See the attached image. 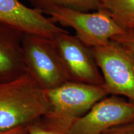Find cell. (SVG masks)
Returning a JSON list of instances; mask_svg holds the SVG:
<instances>
[{"label": "cell", "instance_id": "7a4b0ae2", "mask_svg": "<svg viewBox=\"0 0 134 134\" xmlns=\"http://www.w3.org/2000/svg\"><path fill=\"white\" fill-rule=\"evenodd\" d=\"M46 92L49 109L43 118L46 125L59 134H68L75 120L109 95L103 86L72 81Z\"/></svg>", "mask_w": 134, "mask_h": 134}, {"label": "cell", "instance_id": "9c48e42d", "mask_svg": "<svg viewBox=\"0 0 134 134\" xmlns=\"http://www.w3.org/2000/svg\"><path fill=\"white\" fill-rule=\"evenodd\" d=\"M24 32L0 22V83L26 73L22 42Z\"/></svg>", "mask_w": 134, "mask_h": 134}, {"label": "cell", "instance_id": "30bf717a", "mask_svg": "<svg viewBox=\"0 0 134 134\" xmlns=\"http://www.w3.org/2000/svg\"><path fill=\"white\" fill-rule=\"evenodd\" d=\"M32 4L45 14L53 8H63L83 12L98 11L101 0H27Z\"/></svg>", "mask_w": 134, "mask_h": 134}, {"label": "cell", "instance_id": "6da1fadb", "mask_svg": "<svg viewBox=\"0 0 134 134\" xmlns=\"http://www.w3.org/2000/svg\"><path fill=\"white\" fill-rule=\"evenodd\" d=\"M48 109L46 90L27 72L0 83V132L36 123Z\"/></svg>", "mask_w": 134, "mask_h": 134}, {"label": "cell", "instance_id": "7c38bea8", "mask_svg": "<svg viewBox=\"0 0 134 134\" xmlns=\"http://www.w3.org/2000/svg\"><path fill=\"white\" fill-rule=\"evenodd\" d=\"M126 29V31L122 36H120L114 41H118L128 47L134 53V29Z\"/></svg>", "mask_w": 134, "mask_h": 134}, {"label": "cell", "instance_id": "5b68a950", "mask_svg": "<svg viewBox=\"0 0 134 134\" xmlns=\"http://www.w3.org/2000/svg\"><path fill=\"white\" fill-rule=\"evenodd\" d=\"M109 94L124 96L134 102V53L119 42L91 48Z\"/></svg>", "mask_w": 134, "mask_h": 134}, {"label": "cell", "instance_id": "5bb4252c", "mask_svg": "<svg viewBox=\"0 0 134 134\" xmlns=\"http://www.w3.org/2000/svg\"><path fill=\"white\" fill-rule=\"evenodd\" d=\"M34 123L26 127L25 134H59L47 125H41Z\"/></svg>", "mask_w": 134, "mask_h": 134}, {"label": "cell", "instance_id": "8fae6325", "mask_svg": "<svg viewBox=\"0 0 134 134\" xmlns=\"http://www.w3.org/2000/svg\"><path fill=\"white\" fill-rule=\"evenodd\" d=\"M100 9L115 20L134 19V0H101Z\"/></svg>", "mask_w": 134, "mask_h": 134}, {"label": "cell", "instance_id": "277c9868", "mask_svg": "<svg viewBox=\"0 0 134 134\" xmlns=\"http://www.w3.org/2000/svg\"><path fill=\"white\" fill-rule=\"evenodd\" d=\"M22 47L27 72L45 90L70 81L52 38L24 33Z\"/></svg>", "mask_w": 134, "mask_h": 134}, {"label": "cell", "instance_id": "4fadbf2b", "mask_svg": "<svg viewBox=\"0 0 134 134\" xmlns=\"http://www.w3.org/2000/svg\"><path fill=\"white\" fill-rule=\"evenodd\" d=\"M103 134H134V120L125 124L110 129Z\"/></svg>", "mask_w": 134, "mask_h": 134}, {"label": "cell", "instance_id": "ba28073f", "mask_svg": "<svg viewBox=\"0 0 134 134\" xmlns=\"http://www.w3.org/2000/svg\"><path fill=\"white\" fill-rule=\"evenodd\" d=\"M0 22L24 33L35 34L50 38L66 31L40 10L27 7L20 0H0Z\"/></svg>", "mask_w": 134, "mask_h": 134}, {"label": "cell", "instance_id": "2e32d148", "mask_svg": "<svg viewBox=\"0 0 134 134\" xmlns=\"http://www.w3.org/2000/svg\"><path fill=\"white\" fill-rule=\"evenodd\" d=\"M26 133V127H19L6 132H0V134H25Z\"/></svg>", "mask_w": 134, "mask_h": 134}, {"label": "cell", "instance_id": "52a82bcc", "mask_svg": "<svg viewBox=\"0 0 134 134\" xmlns=\"http://www.w3.org/2000/svg\"><path fill=\"white\" fill-rule=\"evenodd\" d=\"M70 81L103 86L104 79L91 48L68 31L52 38Z\"/></svg>", "mask_w": 134, "mask_h": 134}, {"label": "cell", "instance_id": "9a60e30c", "mask_svg": "<svg viewBox=\"0 0 134 134\" xmlns=\"http://www.w3.org/2000/svg\"><path fill=\"white\" fill-rule=\"evenodd\" d=\"M115 20V19H114ZM119 24L127 29H134V19L115 20Z\"/></svg>", "mask_w": 134, "mask_h": 134}, {"label": "cell", "instance_id": "8992f818", "mask_svg": "<svg viewBox=\"0 0 134 134\" xmlns=\"http://www.w3.org/2000/svg\"><path fill=\"white\" fill-rule=\"evenodd\" d=\"M134 120V102L115 95L106 96L72 125L68 134H103Z\"/></svg>", "mask_w": 134, "mask_h": 134}, {"label": "cell", "instance_id": "3957f363", "mask_svg": "<svg viewBox=\"0 0 134 134\" xmlns=\"http://www.w3.org/2000/svg\"><path fill=\"white\" fill-rule=\"evenodd\" d=\"M55 24L71 27L76 36L90 48L107 45L122 36L126 29L103 10L83 12L63 8H53L45 13Z\"/></svg>", "mask_w": 134, "mask_h": 134}]
</instances>
